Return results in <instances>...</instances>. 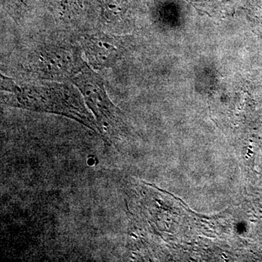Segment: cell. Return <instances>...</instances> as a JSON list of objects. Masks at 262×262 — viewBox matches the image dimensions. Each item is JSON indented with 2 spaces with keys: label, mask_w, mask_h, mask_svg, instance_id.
Segmentation results:
<instances>
[{
  "label": "cell",
  "mask_w": 262,
  "mask_h": 262,
  "mask_svg": "<svg viewBox=\"0 0 262 262\" xmlns=\"http://www.w3.org/2000/svg\"><path fill=\"white\" fill-rule=\"evenodd\" d=\"M20 1H21V2H26V1H27V0H20Z\"/></svg>",
  "instance_id": "8992f818"
},
{
  "label": "cell",
  "mask_w": 262,
  "mask_h": 262,
  "mask_svg": "<svg viewBox=\"0 0 262 262\" xmlns=\"http://www.w3.org/2000/svg\"><path fill=\"white\" fill-rule=\"evenodd\" d=\"M71 82L80 91L94 115L98 130L108 141H115L121 133L122 120L120 110L108 98L101 76L86 61Z\"/></svg>",
  "instance_id": "7a4b0ae2"
},
{
  "label": "cell",
  "mask_w": 262,
  "mask_h": 262,
  "mask_svg": "<svg viewBox=\"0 0 262 262\" xmlns=\"http://www.w3.org/2000/svg\"><path fill=\"white\" fill-rule=\"evenodd\" d=\"M86 61L75 48L49 45L39 48L29 60L27 68L34 75L52 82H72Z\"/></svg>",
  "instance_id": "3957f363"
},
{
  "label": "cell",
  "mask_w": 262,
  "mask_h": 262,
  "mask_svg": "<svg viewBox=\"0 0 262 262\" xmlns=\"http://www.w3.org/2000/svg\"><path fill=\"white\" fill-rule=\"evenodd\" d=\"M80 0H62L67 5H75L79 3Z\"/></svg>",
  "instance_id": "5b68a950"
},
{
  "label": "cell",
  "mask_w": 262,
  "mask_h": 262,
  "mask_svg": "<svg viewBox=\"0 0 262 262\" xmlns=\"http://www.w3.org/2000/svg\"><path fill=\"white\" fill-rule=\"evenodd\" d=\"M82 45L87 63L94 70L113 67L123 48L120 37L102 32L86 36Z\"/></svg>",
  "instance_id": "277c9868"
},
{
  "label": "cell",
  "mask_w": 262,
  "mask_h": 262,
  "mask_svg": "<svg viewBox=\"0 0 262 262\" xmlns=\"http://www.w3.org/2000/svg\"><path fill=\"white\" fill-rule=\"evenodd\" d=\"M2 101L13 107L69 117L98 130L94 116L89 113L80 91L66 82L18 85L13 79L2 75Z\"/></svg>",
  "instance_id": "6da1fadb"
}]
</instances>
